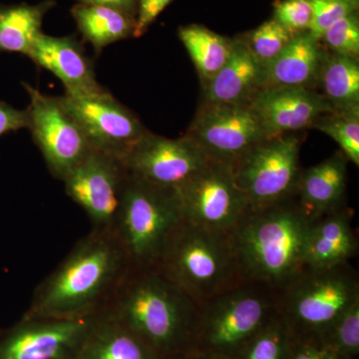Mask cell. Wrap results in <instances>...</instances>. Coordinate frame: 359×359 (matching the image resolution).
<instances>
[{"instance_id":"38","label":"cell","mask_w":359,"mask_h":359,"mask_svg":"<svg viewBox=\"0 0 359 359\" xmlns=\"http://www.w3.org/2000/svg\"><path fill=\"white\" fill-rule=\"evenodd\" d=\"M182 359H217V358H211V356L204 355V354L193 353L189 354V355H187V356H185V358H183Z\"/></svg>"},{"instance_id":"5","label":"cell","mask_w":359,"mask_h":359,"mask_svg":"<svg viewBox=\"0 0 359 359\" xmlns=\"http://www.w3.org/2000/svg\"><path fill=\"white\" fill-rule=\"evenodd\" d=\"M278 311V290L245 280L199 306L193 353L233 359Z\"/></svg>"},{"instance_id":"27","label":"cell","mask_w":359,"mask_h":359,"mask_svg":"<svg viewBox=\"0 0 359 359\" xmlns=\"http://www.w3.org/2000/svg\"><path fill=\"white\" fill-rule=\"evenodd\" d=\"M294 335L278 311L233 359H290Z\"/></svg>"},{"instance_id":"25","label":"cell","mask_w":359,"mask_h":359,"mask_svg":"<svg viewBox=\"0 0 359 359\" xmlns=\"http://www.w3.org/2000/svg\"><path fill=\"white\" fill-rule=\"evenodd\" d=\"M316 84L332 110L359 109L358 59L327 53Z\"/></svg>"},{"instance_id":"24","label":"cell","mask_w":359,"mask_h":359,"mask_svg":"<svg viewBox=\"0 0 359 359\" xmlns=\"http://www.w3.org/2000/svg\"><path fill=\"white\" fill-rule=\"evenodd\" d=\"M71 13L96 55L110 44L134 36L135 18L118 9L79 4L73 7Z\"/></svg>"},{"instance_id":"16","label":"cell","mask_w":359,"mask_h":359,"mask_svg":"<svg viewBox=\"0 0 359 359\" xmlns=\"http://www.w3.org/2000/svg\"><path fill=\"white\" fill-rule=\"evenodd\" d=\"M249 104L266 138L313 128L321 115L332 111L321 94L306 87L263 88Z\"/></svg>"},{"instance_id":"23","label":"cell","mask_w":359,"mask_h":359,"mask_svg":"<svg viewBox=\"0 0 359 359\" xmlns=\"http://www.w3.org/2000/svg\"><path fill=\"white\" fill-rule=\"evenodd\" d=\"M55 6L52 0L39 4H0V52L29 55L41 34L45 14Z\"/></svg>"},{"instance_id":"18","label":"cell","mask_w":359,"mask_h":359,"mask_svg":"<svg viewBox=\"0 0 359 359\" xmlns=\"http://www.w3.org/2000/svg\"><path fill=\"white\" fill-rule=\"evenodd\" d=\"M347 163L346 156L339 151L299 174L294 199L311 222L344 208Z\"/></svg>"},{"instance_id":"28","label":"cell","mask_w":359,"mask_h":359,"mask_svg":"<svg viewBox=\"0 0 359 359\" xmlns=\"http://www.w3.org/2000/svg\"><path fill=\"white\" fill-rule=\"evenodd\" d=\"M313 128L334 139L347 161L359 166V109L330 111L321 115Z\"/></svg>"},{"instance_id":"14","label":"cell","mask_w":359,"mask_h":359,"mask_svg":"<svg viewBox=\"0 0 359 359\" xmlns=\"http://www.w3.org/2000/svg\"><path fill=\"white\" fill-rule=\"evenodd\" d=\"M121 161L129 174L170 190L179 189L211 162L186 135L169 139L150 131Z\"/></svg>"},{"instance_id":"17","label":"cell","mask_w":359,"mask_h":359,"mask_svg":"<svg viewBox=\"0 0 359 359\" xmlns=\"http://www.w3.org/2000/svg\"><path fill=\"white\" fill-rule=\"evenodd\" d=\"M28 58L62 82L65 94L91 95L105 91L97 81L93 65L80 42L73 36H49L43 32Z\"/></svg>"},{"instance_id":"36","label":"cell","mask_w":359,"mask_h":359,"mask_svg":"<svg viewBox=\"0 0 359 359\" xmlns=\"http://www.w3.org/2000/svg\"><path fill=\"white\" fill-rule=\"evenodd\" d=\"M29 114L27 109L20 110L6 102H0V138L11 132L28 129Z\"/></svg>"},{"instance_id":"10","label":"cell","mask_w":359,"mask_h":359,"mask_svg":"<svg viewBox=\"0 0 359 359\" xmlns=\"http://www.w3.org/2000/svg\"><path fill=\"white\" fill-rule=\"evenodd\" d=\"M184 221L230 233L249 211L233 165L211 161L176 190Z\"/></svg>"},{"instance_id":"7","label":"cell","mask_w":359,"mask_h":359,"mask_svg":"<svg viewBox=\"0 0 359 359\" xmlns=\"http://www.w3.org/2000/svg\"><path fill=\"white\" fill-rule=\"evenodd\" d=\"M358 301V271L349 263L304 266L278 290V311L295 337L321 339Z\"/></svg>"},{"instance_id":"15","label":"cell","mask_w":359,"mask_h":359,"mask_svg":"<svg viewBox=\"0 0 359 359\" xmlns=\"http://www.w3.org/2000/svg\"><path fill=\"white\" fill-rule=\"evenodd\" d=\"M92 318L25 316L22 323L0 342V359H74Z\"/></svg>"},{"instance_id":"33","label":"cell","mask_w":359,"mask_h":359,"mask_svg":"<svg viewBox=\"0 0 359 359\" xmlns=\"http://www.w3.org/2000/svg\"><path fill=\"white\" fill-rule=\"evenodd\" d=\"M273 8V20L292 34L309 32L313 18L309 0H278Z\"/></svg>"},{"instance_id":"2","label":"cell","mask_w":359,"mask_h":359,"mask_svg":"<svg viewBox=\"0 0 359 359\" xmlns=\"http://www.w3.org/2000/svg\"><path fill=\"white\" fill-rule=\"evenodd\" d=\"M199 306L157 269H129L101 314L138 337L159 359L193 353Z\"/></svg>"},{"instance_id":"34","label":"cell","mask_w":359,"mask_h":359,"mask_svg":"<svg viewBox=\"0 0 359 359\" xmlns=\"http://www.w3.org/2000/svg\"><path fill=\"white\" fill-rule=\"evenodd\" d=\"M290 359H337L334 354L320 339L295 337Z\"/></svg>"},{"instance_id":"6","label":"cell","mask_w":359,"mask_h":359,"mask_svg":"<svg viewBox=\"0 0 359 359\" xmlns=\"http://www.w3.org/2000/svg\"><path fill=\"white\" fill-rule=\"evenodd\" d=\"M183 221L176 190L152 185L127 172L114 231L131 268H155Z\"/></svg>"},{"instance_id":"11","label":"cell","mask_w":359,"mask_h":359,"mask_svg":"<svg viewBox=\"0 0 359 359\" xmlns=\"http://www.w3.org/2000/svg\"><path fill=\"white\" fill-rule=\"evenodd\" d=\"M185 135L210 160L230 165L266 139L249 103H202Z\"/></svg>"},{"instance_id":"26","label":"cell","mask_w":359,"mask_h":359,"mask_svg":"<svg viewBox=\"0 0 359 359\" xmlns=\"http://www.w3.org/2000/svg\"><path fill=\"white\" fill-rule=\"evenodd\" d=\"M179 37L192 59L204 86L228 61L233 48V40L197 25L180 28Z\"/></svg>"},{"instance_id":"37","label":"cell","mask_w":359,"mask_h":359,"mask_svg":"<svg viewBox=\"0 0 359 359\" xmlns=\"http://www.w3.org/2000/svg\"><path fill=\"white\" fill-rule=\"evenodd\" d=\"M78 1L80 4H87V6H107L118 9L133 18L136 15L137 6H138V0H78Z\"/></svg>"},{"instance_id":"21","label":"cell","mask_w":359,"mask_h":359,"mask_svg":"<svg viewBox=\"0 0 359 359\" xmlns=\"http://www.w3.org/2000/svg\"><path fill=\"white\" fill-rule=\"evenodd\" d=\"M327 52L309 32L297 33L278 57L264 66L263 88L306 87L318 83ZM262 88V89H263Z\"/></svg>"},{"instance_id":"13","label":"cell","mask_w":359,"mask_h":359,"mask_svg":"<svg viewBox=\"0 0 359 359\" xmlns=\"http://www.w3.org/2000/svg\"><path fill=\"white\" fill-rule=\"evenodd\" d=\"M126 177L121 160L92 149L62 182L68 197L88 217L92 230L114 231Z\"/></svg>"},{"instance_id":"30","label":"cell","mask_w":359,"mask_h":359,"mask_svg":"<svg viewBox=\"0 0 359 359\" xmlns=\"http://www.w3.org/2000/svg\"><path fill=\"white\" fill-rule=\"evenodd\" d=\"M294 35L273 18L252 30L245 40L255 57L266 66L280 55Z\"/></svg>"},{"instance_id":"22","label":"cell","mask_w":359,"mask_h":359,"mask_svg":"<svg viewBox=\"0 0 359 359\" xmlns=\"http://www.w3.org/2000/svg\"><path fill=\"white\" fill-rule=\"evenodd\" d=\"M74 359H159L127 328L104 314L91 323Z\"/></svg>"},{"instance_id":"4","label":"cell","mask_w":359,"mask_h":359,"mask_svg":"<svg viewBox=\"0 0 359 359\" xmlns=\"http://www.w3.org/2000/svg\"><path fill=\"white\" fill-rule=\"evenodd\" d=\"M198 306L245 282L230 233L183 221L155 266Z\"/></svg>"},{"instance_id":"20","label":"cell","mask_w":359,"mask_h":359,"mask_svg":"<svg viewBox=\"0 0 359 359\" xmlns=\"http://www.w3.org/2000/svg\"><path fill=\"white\" fill-rule=\"evenodd\" d=\"M351 216L344 207L311 223L304 245V266L328 268L349 263L356 257L358 243Z\"/></svg>"},{"instance_id":"9","label":"cell","mask_w":359,"mask_h":359,"mask_svg":"<svg viewBox=\"0 0 359 359\" xmlns=\"http://www.w3.org/2000/svg\"><path fill=\"white\" fill-rule=\"evenodd\" d=\"M23 87L30 98L28 129L33 141L43 156L52 176L63 181L88 155L92 147L59 97L41 93L25 82Z\"/></svg>"},{"instance_id":"1","label":"cell","mask_w":359,"mask_h":359,"mask_svg":"<svg viewBox=\"0 0 359 359\" xmlns=\"http://www.w3.org/2000/svg\"><path fill=\"white\" fill-rule=\"evenodd\" d=\"M130 269L115 231L91 230L36 287L25 316L92 318L102 311Z\"/></svg>"},{"instance_id":"31","label":"cell","mask_w":359,"mask_h":359,"mask_svg":"<svg viewBox=\"0 0 359 359\" xmlns=\"http://www.w3.org/2000/svg\"><path fill=\"white\" fill-rule=\"evenodd\" d=\"M332 53L358 59L359 20L358 13L351 14L330 26L321 37Z\"/></svg>"},{"instance_id":"19","label":"cell","mask_w":359,"mask_h":359,"mask_svg":"<svg viewBox=\"0 0 359 359\" xmlns=\"http://www.w3.org/2000/svg\"><path fill=\"white\" fill-rule=\"evenodd\" d=\"M264 66L245 39H233L230 57L211 81L203 86V103L248 104L263 88Z\"/></svg>"},{"instance_id":"29","label":"cell","mask_w":359,"mask_h":359,"mask_svg":"<svg viewBox=\"0 0 359 359\" xmlns=\"http://www.w3.org/2000/svg\"><path fill=\"white\" fill-rule=\"evenodd\" d=\"M337 359H354L359 353V301L335 321L321 337Z\"/></svg>"},{"instance_id":"32","label":"cell","mask_w":359,"mask_h":359,"mask_svg":"<svg viewBox=\"0 0 359 359\" xmlns=\"http://www.w3.org/2000/svg\"><path fill=\"white\" fill-rule=\"evenodd\" d=\"M313 18L309 32L320 40L328 28L335 22L358 13L359 0H309Z\"/></svg>"},{"instance_id":"35","label":"cell","mask_w":359,"mask_h":359,"mask_svg":"<svg viewBox=\"0 0 359 359\" xmlns=\"http://www.w3.org/2000/svg\"><path fill=\"white\" fill-rule=\"evenodd\" d=\"M173 0H138L134 37H140Z\"/></svg>"},{"instance_id":"12","label":"cell","mask_w":359,"mask_h":359,"mask_svg":"<svg viewBox=\"0 0 359 359\" xmlns=\"http://www.w3.org/2000/svg\"><path fill=\"white\" fill-rule=\"evenodd\" d=\"M59 98L76 120L92 149L118 159L122 160L149 131L108 90L91 95L65 94Z\"/></svg>"},{"instance_id":"3","label":"cell","mask_w":359,"mask_h":359,"mask_svg":"<svg viewBox=\"0 0 359 359\" xmlns=\"http://www.w3.org/2000/svg\"><path fill=\"white\" fill-rule=\"evenodd\" d=\"M311 223L294 196L245 212L230 231L244 280L282 290L304 268V245Z\"/></svg>"},{"instance_id":"8","label":"cell","mask_w":359,"mask_h":359,"mask_svg":"<svg viewBox=\"0 0 359 359\" xmlns=\"http://www.w3.org/2000/svg\"><path fill=\"white\" fill-rule=\"evenodd\" d=\"M302 140L294 134L259 142L233 165L236 182L249 210L257 211L294 197Z\"/></svg>"}]
</instances>
